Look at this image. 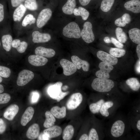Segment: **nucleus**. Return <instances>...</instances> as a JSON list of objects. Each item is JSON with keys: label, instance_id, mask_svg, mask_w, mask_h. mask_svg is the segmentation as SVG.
Masks as SVG:
<instances>
[{"label": "nucleus", "instance_id": "nucleus-1", "mask_svg": "<svg viewBox=\"0 0 140 140\" xmlns=\"http://www.w3.org/2000/svg\"><path fill=\"white\" fill-rule=\"evenodd\" d=\"M123 99L115 96H99L90 103L89 108L93 114H97L103 118L111 117L121 106Z\"/></svg>", "mask_w": 140, "mask_h": 140}, {"label": "nucleus", "instance_id": "nucleus-2", "mask_svg": "<svg viewBox=\"0 0 140 140\" xmlns=\"http://www.w3.org/2000/svg\"><path fill=\"white\" fill-rule=\"evenodd\" d=\"M112 118L108 126L104 127L105 136L112 139H121L127 134L131 127L129 118L117 116Z\"/></svg>", "mask_w": 140, "mask_h": 140}, {"label": "nucleus", "instance_id": "nucleus-3", "mask_svg": "<svg viewBox=\"0 0 140 140\" xmlns=\"http://www.w3.org/2000/svg\"><path fill=\"white\" fill-rule=\"evenodd\" d=\"M115 86V83L112 80L98 78L94 79L91 84L93 89L99 93H103L110 92Z\"/></svg>", "mask_w": 140, "mask_h": 140}, {"label": "nucleus", "instance_id": "nucleus-4", "mask_svg": "<svg viewBox=\"0 0 140 140\" xmlns=\"http://www.w3.org/2000/svg\"><path fill=\"white\" fill-rule=\"evenodd\" d=\"M96 126L92 127L88 134V140H102L105 137L104 124L101 120L96 119Z\"/></svg>", "mask_w": 140, "mask_h": 140}, {"label": "nucleus", "instance_id": "nucleus-5", "mask_svg": "<svg viewBox=\"0 0 140 140\" xmlns=\"http://www.w3.org/2000/svg\"><path fill=\"white\" fill-rule=\"evenodd\" d=\"M62 83L60 82H57L50 86L48 88V92L51 98L59 102L69 93L68 92H63L61 88Z\"/></svg>", "mask_w": 140, "mask_h": 140}, {"label": "nucleus", "instance_id": "nucleus-6", "mask_svg": "<svg viewBox=\"0 0 140 140\" xmlns=\"http://www.w3.org/2000/svg\"><path fill=\"white\" fill-rule=\"evenodd\" d=\"M62 33L68 38L78 39L81 37V31L78 25L75 22H71L63 29Z\"/></svg>", "mask_w": 140, "mask_h": 140}, {"label": "nucleus", "instance_id": "nucleus-7", "mask_svg": "<svg viewBox=\"0 0 140 140\" xmlns=\"http://www.w3.org/2000/svg\"><path fill=\"white\" fill-rule=\"evenodd\" d=\"M81 36L87 43H90L94 41L95 36L93 31L92 24L90 22H86L84 23L83 28L81 32Z\"/></svg>", "mask_w": 140, "mask_h": 140}, {"label": "nucleus", "instance_id": "nucleus-8", "mask_svg": "<svg viewBox=\"0 0 140 140\" xmlns=\"http://www.w3.org/2000/svg\"><path fill=\"white\" fill-rule=\"evenodd\" d=\"M100 70L97 71L95 74L97 78L105 79H109V73L113 69L112 65L104 62H100L99 65Z\"/></svg>", "mask_w": 140, "mask_h": 140}, {"label": "nucleus", "instance_id": "nucleus-9", "mask_svg": "<svg viewBox=\"0 0 140 140\" xmlns=\"http://www.w3.org/2000/svg\"><path fill=\"white\" fill-rule=\"evenodd\" d=\"M34 76L32 72L28 70H23L18 74L17 80V84L19 86H24L32 80Z\"/></svg>", "mask_w": 140, "mask_h": 140}, {"label": "nucleus", "instance_id": "nucleus-10", "mask_svg": "<svg viewBox=\"0 0 140 140\" xmlns=\"http://www.w3.org/2000/svg\"><path fill=\"white\" fill-rule=\"evenodd\" d=\"M83 100V96L80 93H76L72 94L66 104L67 109L73 110L77 108L81 104Z\"/></svg>", "mask_w": 140, "mask_h": 140}, {"label": "nucleus", "instance_id": "nucleus-11", "mask_svg": "<svg viewBox=\"0 0 140 140\" xmlns=\"http://www.w3.org/2000/svg\"><path fill=\"white\" fill-rule=\"evenodd\" d=\"M52 12L50 9L46 8L42 10L38 17L36 25L37 27L40 28L43 26L51 18Z\"/></svg>", "mask_w": 140, "mask_h": 140}, {"label": "nucleus", "instance_id": "nucleus-12", "mask_svg": "<svg viewBox=\"0 0 140 140\" xmlns=\"http://www.w3.org/2000/svg\"><path fill=\"white\" fill-rule=\"evenodd\" d=\"M60 63L63 68V74L65 75H70L77 71V69L73 62L68 60L62 59Z\"/></svg>", "mask_w": 140, "mask_h": 140}, {"label": "nucleus", "instance_id": "nucleus-13", "mask_svg": "<svg viewBox=\"0 0 140 140\" xmlns=\"http://www.w3.org/2000/svg\"><path fill=\"white\" fill-rule=\"evenodd\" d=\"M97 56L99 59L103 62L112 66L116 65L118 62L117 58L102 51H98L97 53Z\"/></svg>", "mask_w": 140, "mask_h": 140}, {"label": "nucleus", "instance_id": "nucleus-14", "mask_svg": "<svg viewBox=\"0 0 140 140\" xmlns=\"http://www.w3.org/2000/svg\"><path fill=\"white\" fill-rule=\"evenodd\" d=\"M32 41L34 43H43L49 41L51 39L50 35L46 33H41L35 31L32 34Z\"/></svg>", "mask_w": 140, "mask_h": 140}, {"label": "nucleus", "instance_id": "nucleus-15", "mask_svg": "<svg viewBox=\"0 0 140 140\" xmlns=\"http://www.w3.org/2000/svg\"><path fill=\"white\" fill-rule=\"evenodd\" d=\"M28 60L31 64L36 66L44 65L48 61L47 59L45 57L36 54L29 56Z\"/></svg>", "mask_w": 140, "mask_h": 140}, {"label": "nucleus", "instance_id": "nucleus-16", "mask_svg": "<svg viewBox=\"0 0 140 140\" xmlns=\"http://www.w3.org/2000/svg\"><path fill=\"white\" fill-rule=\"evenodd\" d=\"M71 59L77 69H79L82 67L84 71L87 72L89 71V64L87 61L82 60L77 56L75 55L71 57Z\"/></svg>", "mask_w": 140, "mask_h": 140}, {"label": "nucleus", "instance_id": "nucleus-17", "mask_svg": "<svg viewBox=\"0 0 140 140\" xmlns=\"http://www.w3.org/2000/svg\"><path fill=\"white\" fill-rule=\"evenodd\" d=\"M61 128L58 126L55 125L45 129L43 133L49 138H54L60 135L62 133Z\"/></svg>", "mask_w": 140, "mask_h": 140}, {"label": "nucleus", "instance_id": "nucleus-18", "mask_svg": "<svg viewBox=\"0 0 140 140\" xmlns=\"http://www.w3.org/2000/svg\"><path fill=\"white\" fill-rule=\"evenodd\" d=\"M35 53L36 55L44 57L51 58L54 57L55 52L51 48H46L42 46H39L35 49Z\"/></svg>", "mask_w": 140, "mask_h": 140}, {"label": "nucleus", "instance_id": "nucleus-19", "mask_svg": "<svg viewBox=\"0 0 140 140\" xmlns=\"http://www.w3.org/2000/svg\"><path fill=\"white\" fill-rule=\"evenodd\" d=\"M19 110V108L18 105L16 104L11 105L5 110L3 114L4 117L9 120H12Z\"/></svg>", "mask_w": 140, "mask_h": 140}, {"label": "nucleus", "instance_id": "nucleus-20", "mask_svg": "<svg viewBox=\"0 0 140 140\" xmlns=\"http://www.w3.org/2000/svg\"><path fill=\"white\" fill-rule=\"evenodd\" d=\"M125 8L127 10L135 13L140 12V1L139 0H131L126 2L124 4Z\"/></svg>", "mask_w": 140, "mask_h": 140}, {"label": "nucleus", "instance_id": "nucleus-21", "mask_svg": "<svg viewBox=\"0 0 140 140\" xmlns=\"http://www.w3.org/2000/svg\"><path fill=\"white\" fill-rule=\"evenodd\" d=\"M40 127L37 123H34L29 128L26 132V136L29 139L31 140L36 139L39 136Z\"/></svg>", "mask_w": 140, "mask_h": 140}, {"label": "nucleus", "instance_id": "nucleus-22", "mask_svg": "<svg viewBox=\"0 0 140 140\" xmlns=\"http://www.w3.org/2000/svg\"><path fill=\"white\" fill-rule=\"evenodd\" d=\"M34 113L33 108L31 107H28L23 114L21 120V124L25 126L32 118Z\"/></svg>", "mask_w": 140, "mask_h": 140}, {"label": "nucleus", "instance_id": "nucleus-23", "mask_svg": "<svg viewBox=\"0 0 140 140\" xmlns=\"http://www.w3.org/2000/svg\"><path fill=\"white\" fill-rule=\"evenodd\" d=\"M26 10V8L23 4L17 7L13 14V17L14 21H20L24 15Z\"/></svg>", "mask_w": 140, "mask_h": 140}, {"label": "nucleus", "instance_id": "nucleus-24", "mask_svg": "<svg viewBox=\"0 0 140 140\" xmlns=\"http://www.w3.org/2000/svg\"><path fill=\"white\" fill-rule=\"evenodd\" d=\"M50 112L55 117L61 119L65 117L66 115V108L65 106L60 107L58 106L51 108Z\"/></svg>", "mask_w": 140, "mask_h": 140}, {"label": "nucleus", "instance_id": "nucleus-25", "mask_svg": "<svg viewBox=\"0 0 140 140\" xmlns=\"http://www.w3.org/2000/svg\"><path fill=\"white\" fill-rule=\"evenodd\" d=\"M76 4L75 0H67L62 8L63 12L67 15L72 14L73 13Z\"/></svg>", "mask_w": 140, "mask_h": 140}, {"label": "nucleus", "instance_id": "nucleus-26", "mask_svg": "<svg viewBox=\"0 0 140 140\" xmlns=\"http://www.w3.org/2000/svg\"><path fill=\"white\" fill-rule=\"evenodd\" d=\"M129 37L132 41L135 43H140V30L137 28H133L128 32Z\"/></svg>", "mask_w": 140, "mask_h": 140}, {"label": "nucleus", "instance_id": "nucleus-27", "mask_svg": "<svg viewBox=\"0 0 140 140\" xmlns=\"http://www.w3.org/2000/svg\"><path fill=\"white\" fill-rule=\"evenodd\" d=\"M45 115L46 119L43 124L44 127L47 128L54 126L56 119L50 111H46Z\"/></svg>", "mask_w": 140, "mask_h": 140}, {"label": "nucleus", "instance_id": "nucleus-28", "mask_svg": "<svg viewBox=\"0 0 140 140\" xmlns=\"http://www.w3.org/2000/svg\"><path fill=\"white\" fill-rule=\"evenodd\" d=\"M2 40L3 48L6 51H10L12 41V36L9 34L4 35L2 37Z\"/></svg>", "mask_w": 140, "mask_h": 140}, {"label": "nucleus", "instance_id": "nucleus-29", "mask_svg": "<svg viewBox=\"0 0 140 140\" xmlns=\"http://www.w3.org/2000/svg\"><path fill=\"white\" fill-rule=\"evenodd\" d=\"M126 83L132 90L138 91L140 88V83L138 79L135 78H131L127 79Z\"/></svg>", "mask_w": 140, "mask_h": 140}, {"label": "nucleus", "instance_id": "nucleus-30", "mask_svg": "<svg viewBox=\"0 0 140 140\" xmlns=\"http://www.w3.org/2000/svg\"><path fill=\"white\" fill-rule=\"evenodd\" d=\"M74 134V129L71 125H67L64 129L62 134V138L64 140H70L72 138Z\"/></svg>", "mask_w": 140, "mask_h": 140}, {"label": "nucleus", "instance_id": "nucleus-31", "mask_svg": "<svg viewBox=\"0 0 140 140\" xmlns=\"http://www.w3.org/2000/svg\"><path fill=\"white\" fill-rule=\"evenodd\" d=\"M73 13L75 16H81L82 19L84 20L87 19L89 15L88 11L81 6L79 7L78 8H75Z\"/></svg>", "mask_w": 140, "mask_h": 140}, {"label": "nucleus", "instance_id": "nucleus-32", "mask_svg": "<svg viewBox=\"0 0 140 140\" xmlns=\"http://www.w3.org/2000/svg\"><path fill=\"white\" fill-rule=\"evenodd\" d=\"M115 33L116 37L119 41L123 43H125L127 40V36L122 28H117L115 30Z\"/></svg>", "mask_w": 140, "mask_h": 140}, {"label": "nucleus", "instance_id": "nucleus-33", "mask_svg": "<svg viewBox=\"0 0 140 140\" xmlns=\"http://www.w3.org/2000/svg\"><path fill=\"white\" fill-rule=\"evenodd\" d=\"M115 0H102L100 8L104 12H107L111 9Z\"/></svg>", "mask_w": 140, "mask_h": 140}, {"label": "nucleus", "instance_id": "nucleus-34", "mask_svg": "<svg viewBox=\"0 0 140 140\" xmlns=\"http://www.w3.org/2000/svg\"><path fill=\"white\" fill-rule=\"evenodd\" d=\"M110 54L116 58H120L124 55L126 51L123 49L117 48H111L109 51Z\"/></svg>", "mask_w": 140, "mask_h": 140}, {"label": "nucleus", "instance_id": "nucleus-35", "mask_svg": "<svg viewBox=\"0 0 140 140\" xmlns=\"http://www.w3.org/2000/svg\"><path fill=\"white\" fill-rule=\"evenodd\" d=\"M137 113L135 118L134 119L129 118L131 127H133L137 131H140V114Z\"/></svg>", "mask_w": 140, "mask_h": 140}, {"label": "nucleus", "instance_id": "nucleus-36", "mask_svg": "<svg viewBox=\"0 0 140 140\" xmlns=\"http://www.w3.org/2000/svg\"><path fill=\"white\" fill-rule=\"evenodd\" d=\"M24 5L26 9L31 11L36 10L38 8L36 0H26L24 2Z\"/></svg>", "mask_w": 140, "mask_h": 140}, {"label": "nucleus", "instance_id": "nucleus-37", "mask_svg": "<svg viewBox=\"0 0 140 140\" xmlns=\"http://www.w3.org/2000/svg\"><path fill=\"white\" fill-rule=\"evenodd\" d=\"M36 21V18L33 16L31 14H29L24 18L22 23V25L23 26L25 27L29 24L31 25L35 23Z\"/></svg>", "mask_w": 140, "mask_h": 140}, {"label": "nucleus", "instance_id": "nucleus-38", "mask_svg": "<svg viewBox=\"0 0 140 140\" xmlns=\"http://www.w3.org/2000/svg\"><path fill=\"white\" fill-rule=\"evenodd\" d=\"M10 69L6 67L0 66V76L4 78H8L10 76Z\"/></svg>", "mask_w": 140, "mask_h": 140}, {"label": "nucleus", "instance_id": "nucleus-39", "mask_svg": "<svg viewBox=\"0 0 140 140\" xmlns=\"http://www.w3.org/2000/svg\"><path fill=\"white\" fill-rule=\"evenodd\" d=\"M11 99L10 95L7 93L0 94V104L8 103Z\"/></svg>", "mask_w": 140, "mask_h": 140}, {"label": "nucleus", "instance_id": "nucleus-40", "mask_svg": "<svg viewBox=\"0 0 140 140\" xmlns=\"http://www.w3.org/2000/svg\"><path fill=\"white\" fill-rule=\"evenodd\" d=\"M28 46V44L25 41L21 42L19 46L16 48L18 52L22 53L26 51Z\"/></svg>", "mask_w": 140, "mask_h": 140}, {"label": "nucleus", "instance_id": "nucleus-41", "mask_svg": "<svg viewBox=\"0 0 140 140\" xmlns=\"http://www.w3.org/2000/svg\"><path fill=\"white\" fill-rule=\"evenodd\" d=\"M114 23L116 26L119 27H124L126 24L121 17L116 19Z\"/></svg>", "mask_w": 140, "mask_h": 140}, {"label": "nucleus", "instance_id": "nucleus-42", "mask_svg": "<svg viewBox=\"0 0 140 140\" xmlns=\"http://www.w3.org/2000/svg\"><path fill=\"white\" fill-rule=\"evenodd\" d=\"M111 40V43L118 48H121L123 47L124 45L122 43L117 40L115 38L112 37Z\"/></svg>", "mask_w": 140, "mask_h": 140}, {"label": "nucleus", "instance_id": "nucleus-43", "mask_svg": "<svg viewBox=\"0 0 140 140\" xmlns=\"http://www.w3.org/2000/svg\"><path fill=\"white\" fill-rule=\"evenodd\" d=\"M26 0H10L11 6L13 7H17L24 2Z\"/></svg>", "mask_w": 140, "mask_h": 140}, {"label": "nucleus", "instance_id": "nucleus-44", "mask_svg": "<svg viewBox=\"0 0 140 140\" xmlns=\"http://www.w3.org/2000/svg\"><path fill=\"white\" fill-rule=\"evenodd\" d=\"M6 124L2 118H0V134L3 133L6 129Z\"/></svg>", "mask_w": 140, "mask_h": 140}, {"label": "nucleus", "instance_id": "nucleus-45", "mask_svg": "<svg viewBox=\"0 0 140 140\" xmlns=\"http://www.w3.org/2000/svg\"><path fill=\"white\" fill-rule=\"evenodd\" d=\"M121 17L126 24H128L130 22L131 20V17L129 14L125 13Z\"/></svg>", "mask_w": 140, "mask_h": 140}, {"label": "nucleus", "instance_id": "nucleus-46", "mask_svg": "<svg viewBox=\"0 0 140 140\" xmlns=\"http://www.w3.org/2000/svg\"><path fill=\"white\" fill-rule=\"evenodd\" d=\"M4 17V6L0 3V22L3 20Z\"/></svg>", "mask_w": 140, "mask_h": 140}, {"label": "nucleus", "instance_id": "nucleus-47", "mask_svg": "<svg viewBox=\"0 0 140 140\" xmlns=\"http://www.w3.org/2000/svg\"><path fill=\"white\" fill-rule=\"evenodd\" d=\"M21 42L18 39H15L12 41V47L16 48L19 45Z\"/></svg>", "mask_w": 140, "mask_h": 140}, {"label": "nucleus", "instance_id": "nucleus-48", "mask_svg": "<svg viewBox=\"0 0 140 140\" xmlns=\"http://www.w3.org/2000/svg\"><path fill=\"white\" fill-rule=\"evenodd\" d=\"M38 93H35L33 94L32 98V101L33 102H36L38 100L39 97Z\"/></svg>", "mask_w": 140, "mask_h": 140}, {"label": "nucleus", "instance_id": "nucleus-49", "mask_svg": "<svg viewBox=\"0 0 140 140\" xmlns=\"http://www.w3.org/2000/svg\"><path fill=\"white\" fill-rule=\"evenodd\" d=\"M90 1L91 0H79L80 4L83 6L87 5Z\"/></svg>", "mask_w": 140, "mask_h": 140}, {"label": "nucleus", "instance_id": "nucleus-50", "mask_svg": "<svg viewBox=\"0 0 140 140\" xmlns=\"http://www.w3.org/2000/svg\"><path fill=\"white\" fill-rule=\"evenodd\" d=\"M79 140H88V135L86 134H82L80 137Z\"/></svg>", "mask_w": 140, "mask_h": 140}, {"label": "nucleus", "instance_id": "nucleus-51", "mask_svg": "<svg viewBox=\"0 0 140 140\" xmlns=\"http://www.w3.org/2000/svg\"><path fill=\"white\" fill-rule=\"evenodd\" d=\"M140 60H139L138 61L136 64V72L138 73H140Z\"/></svg>", "mask_w": 140, "mask_h": 140}, {"label": "nucleus", "instance_id": "nucleus-52", "mask_svg": "<svg viewBox=\"0 0 140 140\" xmlns=\"http://www.w3.org/2000/svg\"><path fill=\"white\" fill-rule=\"evenodd\" d=\"M136 52L137 57L139 59H140V44H138L136 48Z\"/></svg>", "mask_w": 140, "mask_h": 140}, {"label": "nucleus", "instance_id": "nucleus-53", "mask_svg": "<svg viewBox=\"0 0 140 140\" xmlns=\"http://www.w3.org/2000/svg\"><path fill=\"white\" fill-rule=\"evenodd\" d=\"M104 41L106 43H111V40L108 37H106L104 38Z\"/></svg>", "mask_w": 140, "mask_h": 140}, {"label": "nucleus", "instance_id": "nucleus-54", "mask_svg": "<svg viewBox=\"0 0 140 140\" xmlns=\"http://www.w3.org/2000/svg\"><path fill=\"white\" fill-rule=\"evenodd\" d=\"M4 90L3 86L1 84H0V94L3 93Z\"/></svg>", "mask_w": 140, "mask_h": 140}, {"label": "nucleus", "instance_id": "nucleus-55", "mask_svg": "<svg viewBox=\"0 0 140 140\" xmlns=\"http://www.w3.org/2000/svg\"><path fill=\"white\" fill-rule=\"evenodd\" d=\"M2 78L1 76H0V83H1L2 82Z\"/></svg>", "mask_w": 140, "mask_h": 140}, {"label": "nucleus", "instance_id": "nucleus-56", "mask_svg": "<svg viewBox=\"0 0 140 140\" xmlns=\"http://www.w3.org/2000/svg\"><path fill=\"white\" fill-rule=\"evenodd\" d=\"M0 45H1V43L0 42Z\"/></svg>", "mask_w": 140, "mask_h": 140}]
</instances>
